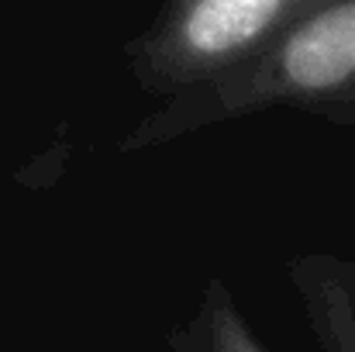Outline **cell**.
Here are the masks:
<instances>
[{
    "label": "cell",
    "mask_w": 355,
    "mask_h": 352,
    "mask_svg": "<svg viewBox=\"0 0 355 352\" xmlns=\"http://www.w3.org/2000/svg\"><path fill=\"white\" fill-rule=\"evenodd\" d=\"M197 352H269L225 283L211 280L197 315Z\"/></svg>",
    "instance_id": "4"
},
{
    "label": "cell",
    "mask_w": 355,
    "mask_h": 352,
    "mask_svg": "<svg viewBox=\"0 0 355 352\" xmlns=\"http://www.w3.org/2000/svg\"><path fill=\"white\" fill-rule=\"evenodd\" d=\"M314 0H187L166 7L135 45L145 90L187 97L255 62Z\"/></svg>",
    "instance_id": "2"
},
{
    "label": "cell",
    "mask_w": 355,
    "mask_h": 352,
    "mask_svg": "<svg viewBox=\"0 0 355 352\" xmlns=\"http://www.w3.org/2000/svg\"><path fill=\"white\" fill-rule=\"evenodd\" d=\"M355 97V0H314L255 62L197 94L169 101L128 135V149L272 108H324Z\"/></svg>",
    "instance_id": "1"
},
{
    "label": "cell",
    "mask_w": 355,
    "mask_h": 352,
    "mask_svg": "<svg viewBox=\"0 0 355 352\" xmlns=\"http://www.w3.org/2000/svg\"><path fill=\"white\" fill-rule=\"evenodd\" d=\"M321 352H355V266L335 255H300L290 266Z\"/></svg>",
    "instance_id": "3"
}]
</instances>
